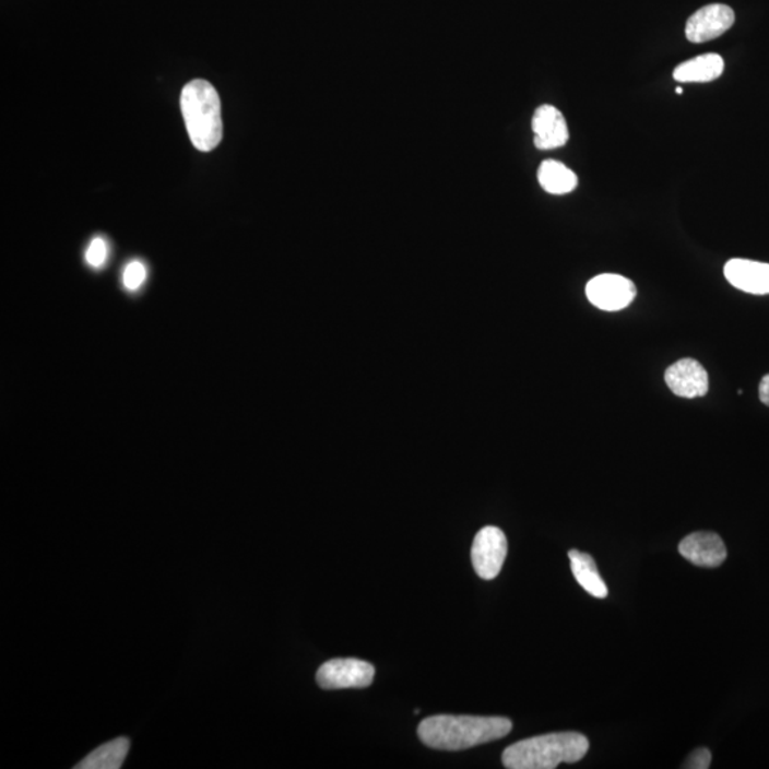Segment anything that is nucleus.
I'll return each instance as SVG.
<instances>
[{
  "mask_svg": "<svg viewBox=\"0 0 769 769\" xmlns=\"http://www.w3.org/2000/svg\"><path fill=\"white\" fill-rule=\"evenodd\" d=\"M505 717L434 715L417 726L422 743L440 752H462L505 738L512 731Z\"/></svg>",
  "mask_w": 769,
  "mask_h": 769,
  "instance_id": "nucleus-1",
  "label": "nucleus"
},
{
  "mask_svg": "<svg viewBox=\"0 0 769 769\" xmlns=\"http://www.w3.org/2000/svg\"><path fill=\"white\" fill-rule=\"evenodd\" d=\"M589 740L580 733H553L519 741L501 755L509 769H553L561 762L580 761L589 752Z\"/></svg>",
  "mask_w": 769,
  "mask_h": 769,
  "instance_id": "nucleus-2",
  "label": "nucleus"
},
{
  "mask_svg": "<svg viewBox=\"0 0 769 769\" xmlns=\"http://www.w3.org/2000/svg\"><path fill=\"white\" fill-rule=\"evenodd\" d=\"M180 106L192 145L209 153L223 139L222 102L213 84L192 81L181 92Z\"/></svg>",
  "mask_w": 769,
  "mask_h": 769,
  "instance_id": "nucleus-3",
  "label": "nucleus"
},
{
  "mask_svg": "<svg viewBox=\"0 0 769 769\" xmlns=\"http://www.w3.org/2000/svg\"><path fill=\"white\" fill-rule=\"evenodd\" d=\"M374 678V665L356 659L327 661L317 673L318 686L323 689L365 688L372 684Z\"/></svg>",
  "mask_w": 769,
  "mask_h": 769,
  "instance_id": "nucleus-4",
  "label": "nucleus"
},
{
  "mask_svg": "<svg viewBox=\"0 0 769 769\" xmlns=\"http://www.w3.org/2000/svg\"><path fill=\"white\" fill-rule=\"evenodd\" d=\"M508 556V541L499 528L486 527L476 534L472 546V565L483 580L499 576Z\"/></svg>",
  "mask_w": 769,
  "mask_h": 769,
  "instance_id": "nucleus-5",
  "label": "nucleus"
},
{
  "mask_svg": "<svg viewBox=\"0 0 769 769\" xmlns=\"http://www.w3.org/2000/svg\"><path fill=\"white\" fill-rule=\"evenodd\" d=\"M589 301L603 311H620L636 298L632 281L617 274H602L590 280L585 287Z\"/></svg>",
  "mask_w": 769,
  "mask_h": 769,
  "instance_id": "nucleus-6",
  "label": "nucleus"
},
{
  "mask_svg": "<svg viewBox=\"0 0 769 769\" xmlns=\"http://www.w3.org/2000/svg\"><path fill=\"white\" fill-rule=\"evenodd\" d=\"M735 13L726 4L712 3L689 16L686 36L691 44H706L724 35L733 27Z\"/></svg>",
  "mask_w": 769,
  "mask_h": 769,
  "instance_id": "nucleus-7",
  "label": "nucleus"
},
{
  "mask_svg": "<svg viewBox=\"0 0 769 769\" xmlns=\"http://www.w3.org/2000/svg\"><path fill=\"white\" fill-rule=\"evenodd\" d=\"M665 383L679 398L706 397L708 392V374L698 360L679 359L665 370Z\"/></svg>",
  "mask_w": 769,
  "mask_h": 769,
  "instance_id": "nucleus-8",
  "label": "nucleus"
},
{
  "mask_svg": "<svg viewBox=\"0 0 769 769\" xmlns=\"http://www.w3.org/2000/svg\"><path fill=\"white\" fill-rule=\"evenodd\" d=\"M679 555L698 567H719L726 559L725 543L717 533L688 534L678 546Z\"/></svg>",
  "mask_w": 769,
  "mask_h": 769,
  "instance_id": "nucleus-9",
  "label": "nucleus"
},
{
  "mask_svg": "<svg viewBox=\"0 0 769 769\" xmlns=\"http://www.w3.org/2000/svg\"><path fill=\"white\" fill-rule=\"evenodd\" d=\"M532 128L534 145L539 150L563 147L569 142L570 134L565 116L555 106L543 105L534 111Z\"/></svg>",
  "mask_w": 769,
  "mask_h": 769,
  "instance_id": "nucleus-10",
  "label": "nucleus"
},
{
  "mask_svg": "<svg viewBox=\"0 0 769 769\" xmlns=\"http://www.w3.org/2000/svg\"><path fill=\"white\" fill-rule=\"evenodd\" d=\"M725 279L733 287L754 295L769 294V264L734 258L725 264Z\"/></svg>",
  "mask_w": 769,
  "mask_h": 769,
  "instance_id": "nucleus-11",
  "label": "nucleus"
},
{
  "mask_svg": "<svg viewBox=\"0 0 769 769\" xmlns=\"http://www.w3.org/2000/svg\"><path fill=\"white\" fill-rule=\"evenodd\" d=\"M724 72V60L720 55L707 54L689 59L675 68L673 76L679 83H710Z\"/></svg>",
  "mask_w": 769,
  "mask_h": 769,
  "instance_id": "nucleus-12",
  "label": "nucleus"
},
{
  "mask_svg": "<svg viewBox=\"0 0 769 769\" xmlns=\"http://www.w3.org/2000/svg\"><path fill=\"white\" fill-rule=\"evenodd\" d=\"M569 559L571 571L577 583L581 585L593 598L606 599L608 594L607 585L599 573L598 565L592 556L580 551H570Z\"/></svg>",
  "mask_w": 769,
  "mask_h": 769,
  "instance_id": "nucleus-13",
  "label": "nucleus"
},
{
  "mask_svg": "<svg viewBox=\"0 0 769 769\" xmlns=\"http://www.w3.org/2000/svg\"><path fill=\"white\" fill-rule=\"evenodd\" d=\"M130 748L129 738H116L100 745L78 764V769H119Z\"/></svg>",
  "mask_w": 769,
  "mask_h": 769,
  "instance_id": "nucleus-14",
  "label": "nucleus"
},
{
  "mask_svg": "<svg viewBox=\"0 0 769 769\" xmlns=\"http://www.w3.org/2000/svg\"><path fill=\"white\" fill-rule=\"evenodd\" d=\"M542 189L551 194L563 196L571 192L579 185L577 176L565 164L556 161H545L537 171Z\"/></svg>",
  "mask_w": 769,
  "mask_h": 769,
  "instance_id": "nucleus-15",
  "label": "nucleus"
},
{
  "mask_svg": "<svg viewBox=\"0 0 769 769\" xmlns=\"http://www.w3.org/2000/svg\"><path fill=\"white\" fill-rule=\"evenodd\" d=\"M147 280V267L144 262L135 260L129 262L123 271V285L129 293H138Z\"/></svg>",
  "mask_w": 769,
  "mask_h": 769,
  "instance_id": "nucleus-16",
  "label": "nucleus"
},
{
  "mask_svg": "<svg viewBox=\"0 0 769 769\" xmlns=\"http://www.w3.org/2000/svg\"><path fill=\"white\" fill-rule=\"evenodd\" d=\"M107 257H109V246L103 237L93 238L92 242L88 244L86 256V262L92 269L100 270L106 265Z\"/></svg>",
  "mask_w": 769,
  "mask_h": 769,
  "instance_id": "nucleus-17",
  "label": "nucleus"
},
{
  "mask_svg": "<svg viewBox=\"0 0 769 769\" xmlns=\"http://www.w3.org/2000/svg\"><path fill=\"white\" fill-rule=\"evenodd\" d=\"M711 764V753L707 748H698L696 752L689 754L684 768L688 769H707L710 768Z\"/></svg>",
  "mask_w": 769,
  "mask_h": 769,
  "instance_id": "nucleus-18",
  "label": "nucleus"
},
{
  "mask_svg": "<svg viewBox=\"0 0 769 769\" xmlns=\"http://www.w3.org/2000/svg\"><path fill=\"white\" fill-rule=\"evenodd\" d=\"M759 400L769 406V374L762 378L761 383H759Z\"/></svg>",
  "mask_w": 769,
  "mask_h": 769,
  "instance_id": "nucleus-19",
  "label": "nucleus"
},
{
  "mask_svg": "<svg viewBox=\"0 0 769 769\" xmlns=\"http://www.w3.org/2000/svg\"><path fill=\"white\" fill-rule=\"evenodd\" d=\"M683 92V87L675 88V93H678V95H682Z\"/></svg>",
  "mask_w": 769,
  "mask_h": 769,
  "instance_id": "nucleus-20",
  "label": "nucleus"
}]
</instances>
